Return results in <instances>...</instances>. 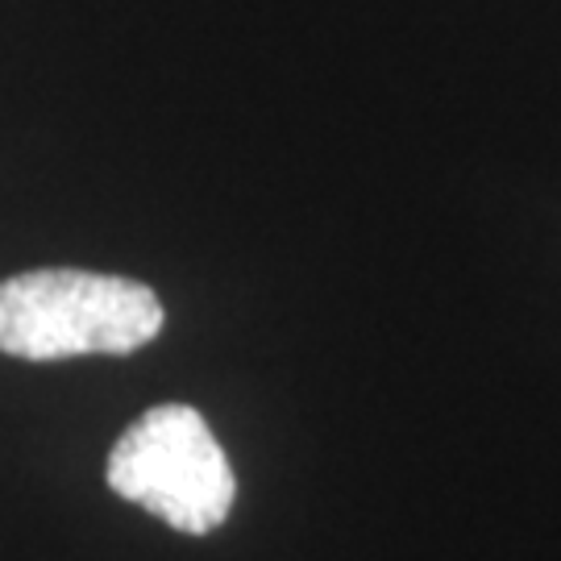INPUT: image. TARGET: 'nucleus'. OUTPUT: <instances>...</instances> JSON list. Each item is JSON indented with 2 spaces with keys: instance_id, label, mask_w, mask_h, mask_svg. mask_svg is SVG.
<instances>
[{
  "instance_id": "obj_1",
  "label": "nucleus",
  "mask_w": 561,
  "mask_h": 561,
  "mask_svg": "<svg viewBox=\"0 0 561 561\" xmlns=\"http://www.w3.org/2000/svg\"><path fill=\"white\" fill-rule=\"evenodd\" d=\"M159 333L162 300L125 275L46 266L0 283V354L13 358L134 354Z\"/></svg>"
},
{
  "instance_id": "obj_2",
  "label": "nucleus",
  "mask_w": 561,
  "mask_h": 561,
  "mask_svg": "<svg viewBox=\"0 0 561 561\" xmlns=\"http://www.w3.org/2000/svg\"><path fill=\"white\" fill-rule=\"evenodd\" d=\"M108 486L187 537L221 528L238 495L221 442L187 403H159L121 433L108 454Z\"/></svg>"
}]
</instances>
